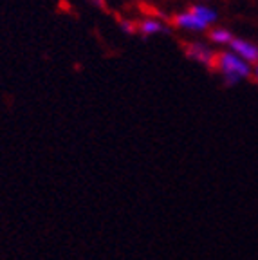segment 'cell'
I'll list each match as a JSON object with an SVG mask.
<instances>
[{
	"label": "cell",
	"mask_w": 258,
	"mask_h": 260,
	"mask_svg": "<svg viewBox=\"0 0 258 260\" xmlns=\"http://www.w3.org/2000/svg\"><path fill=\"white\" fill-rule=\"evenodd\" d=\"M174 25L181 31L204 32L210 31L217 22V11L208 4H194L174 16Z\"/></svg>",
	"instance_id": "6da1fadb"
},
{
	"label": "cell",
	"mask_w": 258,
	"mask_h": 260,
	"mask_svg": "<svg viewBox=\"0 0 258 260\" xmlns=\"http://www.w3.org/2000/svg\"><path fill=\"white\" fill-rule=\"evenodd\" d=\"M89 2H90V4H94V6H98V8H100V6H101V8L105 6V0H89Z\"/></svg>",
	"instance_id": "52a82bcc"
},
{
	"label": "cell",
	"mask_w": 258,
	"mask_h": 260,
	"mask_svg": "<svg viewBox=\"0 0 258 260\" xmlns=\"http://www.w3.org/2000/svg\"><path fill=\"white\" fill-rule=\"evenodd\" d=\"M136 31L143 37H157L161 32H166V25L159 18H143L139 24H136Z\"/></svg>",
	"instance_id": "5b68a950"
},
{
	"label": "cell",
	"mask_w": 258,
	"mask_h": 260,
	"mask_svg": "<svg viewBox=\"0 0 258 260\" xmlns=\"http://www.w3.org/2000/svg\"><path fill=\"white\" fill-rule=\"evenodd\" d=\"M230 51H233L237 56H240L242 60H246L247 63H251V65L258 63V45L253 44L251 40L235 37L233 42L230 44Z\"/></svg>",
	"instance_id": "277c9868"
},
{
	"label": "cell",
	"mask_w": 258,
	"mask_h": 260,
	"mask_svg": "<svg viewBox=\"0 0 258 260\" xmlns=\"http://www.w3.org/2000/svg\"><path fill=\"white\" fill-rule=\"evenodd\" d=\"M253 78H254V81L258 83V63L253 65Z\"/></svg>",
	"instance_id": "ba28073f"
},
{
	"label": "cell",
	"mask_w": 258,
	"mask_h": 260,
	"mask_svg": "<svg viewBox=\"0 0 258 260\" xmlns=\"http://www.w3.org/2000/svg\"><path fill=\"white\" fill-rule=\"evenodd\" d=\"M208 38H210V42L215 45H228V47H230L235 35L226 27H211L210 31H208Z\"/></svg>",
	"instance_id": "8992f818"
},
{
	"label": "cell",
	"mask_w": 258,
	"mask_h": 260,
	"mask_svg": "<svg viewBox=\"0 0 258 260\" xmlns=\"http://www.w3.org/2000/svg\"><path fill=\"white\" fill-rule=\"evenodd\" d=\"M184 54L190 58V60H194L195 63L202 65V67H206V69L213 71L217 53H215L210 45L202 44V42H186Z\"/></svg>",
	"instance_id": "3957f363"
},
{
	"label": "cell",
	"mask_w": 258,
	"mask_h": 260,
	"mask_svg": "<svg viewBox=\"0 0 258 260\" xmlns=\"http://www.w3.org/2000/svg\"><path fill=\"white\" fill-rule=\"evenodd\" d=\"M213 71L224 80V83L228 87H233L237 83H240L242 80H247L249 76H253V65L247 63L240 56H237L233 51H220V53H217Z\"/></svg>",
	"instance_id": "7a4b0ae2"
}]
</instances>
